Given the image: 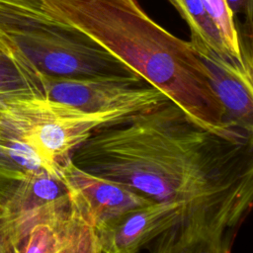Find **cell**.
I'll use <instances>...</instances> for the list:
<instances>
[{
  "mask_svg": "<svg viewBox=\"0 0 253 253\" xmlns=\"http://www.w3.org/2000/svg\"><path fill=\"white\" fill-rule=\"evenodd\" d=\"M70 160L168 207L179 253H229L252 208V133L209 130L170 100L97 127Z\"/></svg>",
  "mask_w": 253,
  "mask_h": 253,
  "instance_id": "6da1fadb",
  "label": "cell"
},
{
  "mask_svg": "<svg viewBox=\"0 0 253 253\" xmlns=\"http://www.w3.org/2000/svg\"><path fill=\"white\" fill-rule=\"evenodd\" d=\"M42 5L48 19L107 49L198 125L223 135L246 131L229 123L191 42L155 23L136 0H42Z\"/></svg>",
  "mask_w": 253,
  "mask_h": 253,
  "instance_id": "7a4b0ae2",
  "label": "cell"
},
{
  "mask_svg": "<svg viewBox=\"0 0 253 253\" xmlns=\"http://www.w3.org/2000/svg\"><path fill=\"white\" fill-rule=\"evenodd\" d=\"M44 75L89 78L138 75L82 33L50 19L8 29Z\"/></svg>",
  "mask_w": 253,
  "mask_h": 253,
  "instance_id": "3957f363",
  "label": "cell"
},
{
  "mask_svg": "<svg viewBox=\"0 0 253 253\" xmlns=\"http://www.w3.org/2000/svg\"><path fill=\"white\" fill-rule=\"evenodd\" d=\"M126 117L129 116L120 112L82 111L42 95L24 104L23 140L38 151L52 172L61 174V167L73 150L94 129Z\"/></svg>",
  "mask_w": 253,
  "mask_h": 253,
  "instance_id": "277c9868",
  "label": "cell"
},
{
  "mask_svg": "<svg viewBox=\"0 0 253 253\" xmlns=\"http://www.w3.org/2000/svg\"><path fill=\"white\" fill-rule=\"evenodd\" d=\"M43 96L86 112L133 115L170 99L139 75L41 79Z\"/></svg>",
  "mask_w": 253,
  "mask_h": 253,
  "instance_id": "5b68a950",
  "label": "cell"
},
{
  "mask_svg": "<svg viewBox=\"0 0 253 253\" xmlns=\"http://www.w3.org/2000/svg\"><path fill=\"white\" fill-rule=\"evenodd\" d=\"M68 196L99 235L132 211L153 202L130 187L77 167L70 159L61 167Z\"/></svg>",
  "mask_w": 253,
  "mask_h": 253,
  "instance_id": "8992f818",
  "label": "cell"
},
{
  "mask_svg": "<svg viewBox=\"0 0 253 253\" xmlns=\"http://www.w3.org/2000/svg\"><path fill=\"white\" fill-rule=\"evenodd\" d=\"M36 210L32 218L37 222L32 228L26 251L100 253L96 231L74 207L67 190Z\"/></svg>",
  "mask_w": 253,
  "mask_h": 253,
  "instance_id": "52a82bcc",
  "label": "cell"
},
{
  "mask_svg": "<svg viewBox=\"0 0 253 253\" xmlns=\"http://www.w3.org/2000/svg\"><path fill=\"white\" fill-rule=\"evenodd\" d=\"M209 69L212 86L231 126L252 132V62L243 63L213 51L197 52Z\"/></svg>",
  "mask_w": 253,
  "mask_h": 253,
  "instance_id": "ba28073f",
  "label": "cell"
},
{
  "mask_svg": "<svg viewBox=\"0 0 253 253\" xmlns=\"http://www.w3.org/2000/svg\"><path fill=\"white\" fill-rule=\"evenodd\" d=\"M170 1L189 25L191 30L190 42L196 51L211 50L221 56L236 60L225 48L221 36L214 23L206 12L202 0Z\"/></svg>",
  "mask_w": 253,
  "mask_h": 253,
  "instance_id": "9c48e42d",
  "label": "cell"
},
{
  "mask_svg": "<svg viewBox=\"0 0 253 253\" xmlns=\"http://www.w3.org/2000/svg\"><path fill=\"white\" fill-rule=\"evenodd\" d=\"M204 8L218 30L227 51L238 61L244 62L249 56L243 53L238 33L233 21V13L226 0H202Z\"/></svg>",
  "mask_w": 253,
  "mask_h": 253,
  "instance_id": "30bf717a",
  "label": "cell"
},
{
  "mask_svg": "<svg viewBox=\"0 0 253 253\" xmlns=\"http://www.w3.org/2000/svg\"><path fill=\"white\" fill-rule=\"evenodd\" d=\"M48 19L42 0H0V28L24 26Z\"/></svg>",
  "mask_w": 253,
  "mask_h": 253,
  "instance_id": "8fae6325",
  "label": "cell"
},
{
  "mask_svg": "<svg viewBox=\"0 0 253 253\" xmlns=\"http://www.w3.org/2000/svg\"><path fill=\"white\" fill-rule=\"evenodd\" d=\"M9 154L20 166L31 173L45 170L52 174H56L46 166L38 151L25 140H18L11 143L9 146Z\"/></svg>",
  "mask_w": 253,
  "mask_h": 253,
  "instance_id": "7c38bea8",
  "label": "cell"
},
{
  "mask_svg": "<svg viewBox=\"0 0 253 253\" xmlns=\"http://www.w3.org/2000/svg\"><path fill=\"white\" fill-rule=\"evenodd\" d=\"M226 2L232 13L240 12L246 9L249 15L251 13V0H226Z\"/></svg>",
  "mask_w": 253,
  "mask_h": 253,
  "instance_id": "4fadbf2b",
  "label": "cell"
}]
</instances>
